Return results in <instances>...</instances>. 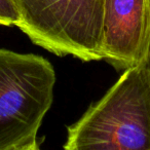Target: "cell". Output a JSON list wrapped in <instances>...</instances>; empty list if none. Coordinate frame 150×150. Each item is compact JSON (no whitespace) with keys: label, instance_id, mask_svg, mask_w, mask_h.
Listing matches in <instances>:
<instances>
[{"label":"cell","instance_id":"4","mask_svg":"<svg viewBox=\"0 0 150 150\" xmlns=\"http://www.w3.org/2000/svg\"><path fill=\"white\" fill-rule=\"evenodd\" d=\"M150 40V0H104L103 60L117 71L138 66Z\"/></svg>","mask_w":150,"mask_h":150},{"label":"cell","instance_id":"3","mask_svg":"<svg viewBox=\"0 0 150 150\" xmlns=\"http://www.w3.org/2000/svg\"><path fill=\"white\" fill-rule=\"evenodd\" d=\"M20 28L59 57L102 61L104 0H13Z\"/></svg>","mask_w":150,"mask_h":150},{"label":"cell","instance_id":"5","mask_svg":"<svg viewBox=\"0 0 150 150\" xmlns=\"http://www.w3.org/2000/svg\"><path fill=\"white\" fill-rule=\"evenodd\" d=\"M20 16L13 0H0V25L18 26Z\"/></svg>","mask_w":150,"mask_h":150},{"label":"cell","instance_id":"1","mask_svg":"<svg viewBox=\"0 0 150 150\" xmlns=\"http://www.w3.org/2000/svg\"><path fill=\"white\" fill-rule=\"evenodd\" d=\"M64 150H150V76L144 60L67 129Z\"/></svg>","mask_w":150,"mask_h":150},{"label":"cell","instance_id":"2","mask_svg":"<svg viewBox=\"0 0 150 150\" xmlns=\"http://www.w3.org/2000/svg\"><path fill=\"white\" fill-rule=\"evenodd\" d=\"M54 83V67L45 58L0 48V150L36 142Z\"/></svg>","mask_w":150,"mask_h":150},{"label":"cell","instance_id":"6","mask_svg":"<svg viewBox=\"0 0 150 150\" xmlns=\"http://www.w3.org/2000/svg\"><path fill=\"white\" fill-rule=\"evenodd\" d=\"M144 62H145L146 68H147V71H148V73H149V76H150V40H149V45H148L147 52H146L145 59H144Z\"/></svg>","mask_w":150,"mask_h":150},{"label":"cell","instance_id":"7","mask_svg":"<svg viewBox=\"0 0 150 150\" xmlns=\"http://www.w3.org/2000/svg\"><path fill=\"white\" fill-rule=\"evenodd\" d=\"M19 150H41V149H40L39 146H38L37 142H34V143L30 144V145H28V146H25V147L21 148V149H19Z\"/></svg>","mask_w":150,"mask_h":150}]
</instances>
